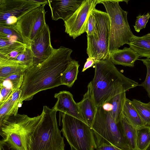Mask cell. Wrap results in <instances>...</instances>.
I'll return each mask as SVG.
<instances>
[{
  "label": "cell",
  "instance_id": "11",
  "mask_svg": "<svg viewBox=\"0 0 150 150\" xmlns=\"http://www.w3.org/2000/svg\"><path fill=\"white\" fill-rule=\"evenodd\" d=\"M98 4V0H84L73 14L64 21L65 32L73 39L85 32L89 15Z\"/></svg>",
  "mask_w": 150,
  "mask_h": 150
},
{
  "label": "cell",
  "instance_id": "10",
  "mask_svg": "<svg viewBox=\"0 0 150 150\" xmlns=\"http://www.w3.org/2000/svg\"><path fill=\"white\" fill-rule=\"evenodd\" d=\"M42 4L33 0H0V25L13 27L22 16Z\"/></svg>",
  "mask_w": 150,
  "mask_h": 150
},
{
  "label": "cell",
  "instance_id": "3",
  "mask_svg": "<svg viewBox=\"0 0 150 150\" xmlns=\"http://www.w3.org/2000/svg\"><path fill=\"white\" fill-rule=\"evenodd\" d=\"M43 113L30 117L17 114L5 117L0 122V141L8 146L12 150H28L30 137L41 121Z\"/></svg>",
  "mask_w": 150,
  "mask_h": 150
},
{
  "label": "cell",
  "instance_id": "34",
  "mask_svg": "<svg viewBox=\"0 0 150 150\" xmlns=\"http://www.w3.org/2000/svg\"><path fill=\"white\" fill-rule=\"evenodd\" d=\"M96 150H124L114 145H104L97 147Z\"/></svg>",
  "mask_w": 150,
  "mask_h": 150
},
{
  "label": "cell",
  "instance_id": "1",
  "mask_svg": "<svg viewBox=\"0 0 150 150\" xmlns=\"http://www.w3.org/2000/svg\"><path fill=\"white\" fill-rule=\"evenodd\" d=\"M72 50L61 46L54 49L51 55L41 64L28 69L24 73L20 88L22 93L20 104L32 100L39 92L62 85L63 74L73 59Z\"/></svg>",
  "mask_w": 150,
  "mask_h": 150
},
{
  "label": "cell",
  "instance_id": "28",
  "mask_svg": "<svg viewBox=\"0 0 150 150\" xmlns=\"http://www.w3.org/2000/svg\"><path fill=\"white\" fill-rule=\"evenodd\" d=\"M19 106L13 102L10 98L0 105V122L7 116L17 114Z\"/></svg>",
  "mask_w": 150,
  "mask_h": 150
},
{
  "label": "cell",
  "instance_id": "6",
  "mask_svg": "<svg viewBox=\"0 0 150 150\" xmlns=\"http://www.w3.org/2000/svg\"><path fill=\"white\" fill-rule=\"evenodd\" d=\"M91 128L97 147L104 145H112L124 150H130L123 136L118 123L102 106L97 108Z\"/></svg>",
  "mask_w": 150,
  "mask_h": 150
},
{
  "label": "cell",
  "instance_id": "13",
  "mask_svg": "<svg viewBox=\"0 0 150 150\" xmlns=\"http://www.w3.org/2000/svg\"><path fill=\"white\" fill-rule=\"evenodd\" d=\"M54 97L57 100L52 109L57 111H59L75 117L87 124L77 103L75 101L72 94L70 92L60 91L55 93Z\"/></svg>",
  "mask_w": 150,
  "mask_h": 150
},
{
  "label": "cell",
  "instance_id": "35",
  "mask_svg": "<svg viewBox=\"0 0 150 150\" xmlns=\"http://www.w3.org/2000/svg\"><path fill=\"white\" fill-rule=\"evenodd\" d=\"M0 150H12L10 147L4 142L0 141Z\"/></svg>",
  "mask_w": 150,
  "mask_h": 150
},
{
  "label": "cell",
  "instance_id": "4",
  "mask_svg": "<svg viewBox=\"0 0 150 150\" xmlns=\"http://www.w3.org/2000/svg\"><path fill=\"white\" fill-rule=\"evenodd\" d=\"M42 119L31 135L28 150H65V144L56 118L57 111L45 105Z\"/></svg>",
  "mask_w": 150,
  "mask_h": 150
},
{
  "label": "cell",
  "instance_id": "22",
  "mask_svg": "<svg viewBox=\"0 0 150 150\" xmlns=\"http://www.w3.org/2000/svg\"><path fill=\"white\" fill-rule=\"evenodd\" d=\"M122 115L137 129L146 127L131 103V100L127 98L123 108Z\"/></svg>",
  "mask_w": 150,
  "mask_h": 150
},
{
  "label": "cell",
  "instance_id": "32",
  "mask_svg": "<svg viewBox=\"0 0 150 150\" xmlns=\"http://www.w3.org/2000/svg\"><path fill=\"white\" fill-rule=\"evenodd\" d=\"M0 105L7 100L14 92L11 89L6 86H0Z\"/></svg>",
  "mask_w": 150,
  "mask_h": 150
},
{
  "label": "cell",
  "instance_id": "33",
  "mask_svg": "<svg viewBox=\"0 0 150 150\" xmlns=\"http://www.w3.org/2000/svg\"><path fill=\"white\" fill-rule=\"evenodd\" d=\"M96 61L93 59L88 57L87 58L86 61L84 64L83 67L82 69V72H84L87 69L95 65Z\"/></svg>",
  "mask_w": 150,
  "mask_h": 150
},
{
  "label": "cell",
  "instance_id": "8",
  "mask_svg": "<svg viewBox=\"0 0 150 150\" xmlns=\"http://www.w3.org/2000/svg\"><path fill=\"white\" fill-rule=\"evenodd\" d=\"M96 18V32L93 35H87L86 52L88 57L96 61L110 58L108 47L110 32V21L108 13L93 10Z\"/></svg>",
  "mask_w": 150,
  "mask_h": 150
},
{
  "label": "cell",
  "instance_id": "7",
  "mask_svg": "<svg viewBox=\"0 0 150 150\" xmlns=\"http://www.w3.org/2000/svg\"><path fill=\"white\" fill-rule=\"evenodd\" d=\"M61 131L70 146L76 150H94L97 146L93 131L88 124L63 113Z\"/></svg>",
  "mask_w": 150,
  "mask_h": 150
},
{
  "label": "cell",
  "instance_id": "36",
  "mask_svg": "<svg viewBox=\"0 0 150 150\" xmlns=\"http://www.w3.org/2000/svg\"><path fill=\"white\" fill-rule=\"evenodd\" d=\"M145 150H150V144Z\"/></svg>",
  "mask_w": 150,
  "mask_h": 150
},
{
  "label": "cell",
  "instance_id": "26",
  "mask_svg": "<svg viewBox=\"0 0 150 150\" xmlns=\"http://www.w3.org/2000/svg\"><path fill=\"white\" fill-rule=\"evenodd\" d=\"M24 74L12 75L0 81V86H4L14 91L21 88L24 80Z\"/></svg>",
  "mask_w": 150,
  "mask_h": 150
},
{
  "label": "cell",
  "instance_id": "2",
  "mask_svg": "<svg viewBox=\"0 0 150 150\" xmlns=\"http://www.w3.org/2000/svg\"><path fill=\"white\" fill-rule=\"evenodd\" d=\"M95 65L94 76L90 83L96 108L118 94L139 86L138 82L120 72L110 58L96 61Z\"/></svg>",
  "mask_w": 150,
  "mask_h": 150
},
{
  "label": "cell",
  "instance_id": "29",
  "mask_svg": "<svg viewBox=\"0 0 150 150\" xmlns=\"http://www.w3.org/2000/svg\"><path fill=\"white\" fill-rule=\"evenodd\" d=\"M142 61L146 66L147 69L146 76L144 81L139 86L144 87L150 99V58L145 59H138Z\"/></svg>",
  "mask_w": 150,
  "mask_h": 150
},
{
  "label": "cell",
  "instance_id": "16",
  "mask_svg": "<svg viewBox=\"0 0 150 150\" xmlns=\"http://www.w3.org/2000/svg\"><path fill=\"white\" fill-rule=\"evenodd\" d=\"M110 57L114 64L133 67L135 62L139 56L130 47H125L122 49L113 51L110 54Z\"/></svg>",
  "mask_w": 150,
  "mask_h": 150
},
{
  "label": "cell",
  "instance_id": "37",
  "mask_svg": "<svg viewBox=\"0 0 150 150\" xmlns=\"http://www.w3.org/2000/svg\"><path fill=\"white\" fill-rule=\"evenodd\" d=\"M71 150H76L72 146H70Z\"/></svg>",
  "mask_w": 150,
  "mask_h": 150
},
{
  "label": "cell",
  "instance_id": "18",
  "mask_svg": "<svg viewBox=\"0 0 150 150\" xmlns=\"http://www.w3.org/2000/svg\"><path fill=\"white\" fill-rule=\"evenodd\" d=\"M126 98V92H123L115 96L102 106L104 110L109 113L117 123L122 115Z\"/></svg>",
  "mask_w": 150,
  "mask_h": 150
},
{
  "label": "cell",
  "instance_id": "15",
  "mask_svg": "<svg viewBox=\"0 0 150 150\" xmlns=\"http://www.w3.org/2000/svg\"><path fill=\"white\" fill-rule=\"evenodd\" d=\"M82 115L87 124L91 127L97 111L92 95L90 82L87 86V90L82 100L77 103Z\"/></svg>",
  "mask_w": 150,
  "mask_h": 150
},
{
  "label": "cell",
  "instance_id": "30",
  "mask_svg": "<svg viewBox=\"0 0 150 150\" xmlns=\"http://www.w3.org/2000/svg\"><path fill=\"white\" fill-rule=\"evenodd\" d=\"M93 10L90 12L87 22L86 32L88 36L93 35L96 32V21Z\"/></svg>",
  "mask_w": 150,
  "mask_h": 150
},
{
  "label": "cell",
  "instance_id": "27",
  "mask_svg": "<svg viewBox=\"0 0 150 150\" xmlns=\"http://www.w3.org/2000/svg\"><path fill=\"white\" fill-rule=\"evenodd\" d=\"M13 60L28 69L33 67L34 65V55L30 44L27 45L24 50Z\"/></svg>",
  "mask_w": 150,
  "mask_h": 150
},
{
  "label": "cell",
  "instance_id": "12",
  "mask_svg": "<svg viewBox=\"0 0 150 150\" xmlns=\"http://www.w3.org/2000/svg\"><path fill=\"white\" fill-rule=\"evenodd\" d=\"M30 45L34 55L33 66L41 64L51 55L54 48L51 42L50 31L47 24Z\"/></svg>",
  "mask_w": 150,
  "mask_h": 150
},
{
  "label": "cell",
  "instance_id": "9",
  "mask_svg": "<svg viewBox=\"0 0 150 150\" xmlns=\"http://www.w3.org/2000/svg\"><path fill=\"white\" fill-rule=\"evenodd\" d=\"M45 5L42 4L23 15L13 27L28 45L34 39L46 24Z\"/></svg>",
  "mask_w": 150,
  "mask_h": 150
},
{
  "label": "cell",
  "instance_id": "25",
  "mask_svg": "<svg viewBox=\"0 0 150 150\" xmlns=\"http://www.w3.org/2000/svg\"><path fill=\"white\" fill-rule=\"evenodd\" d=\"M150 144V128L146 127L137 129V150H145Z\"/></svg>",
  "mask_w": 150,
  "mask_h": 150
},
{
  "label": "cell",
  "instance_id": "24",
  "mask_svg": "<svg viewBox=\"0 0 150 150\" xmlns=\"http://www.w3.org/2000/svg\"><path fill=\"white\" fill-rule=\"evenodd\" d=\"M131 103L144 125L150 128V101L145 103L139 100L133 99Z\"/></svg>",
  "mask_w": 150,
  "mask_h": 150
},
{
  "label": "cell",
  "instance_id": "5",
  "mask_svg": "<svg viewBox=\"0 0 150 150\" xmlns=\"http://www.w3.org/2000/svg\"><path fill=\"white\" fill-rule=\"evenodd\" d=\"M128 0H98L104 6L110 21L108 50L109 55L125 44H128L134 36L129 25L127 11L123 10L119 3Z\"/></svg>",
  "mask_w": 150,
  "mask_h": 150
},
{
  "label": "cell",
  "instance_id": "31",
  "mask_svg": "<svg viewBox=\"0 0 150 150\" xmlns=\"http://www.w3.org/2000/svg\"><path fill=\"white\" fill-rule=\"evenodd\" d=\"M150 18L149 13H147L145 15H139L137 16L135 25L134 26L135 30L137 32L139 33L141 30L145 28Z\"/></svg>",
  "mask_w": 150,
  "mask_h": 150
},
{
  "label": "cell",
  "instance_id": "17",
  "mask_svg": "<svg viewBox=\"0 0 150 150\" xmlns=\"http://www.w3.org/2000/svg\"><path fill=\"white\" fill-rule=\"evenodd\" d=\"M27 45H28L21 35H10L0 33V56L6 55Z\"/></svg>",
  "mask_w": 150,
  "mask_h": 150
},
{
  "label": "cell",
  "instance_id": "21",
  "mask_svg": "<svg viewBox=\"0 0 150 150\" xmlns=\"http://www.w3.org/2000/svg\"><path fill=\"white\" fill-rule=\"evenodd\" d=\"M28 69L16 61L0 58V81L12 75L24 74Z\"/></svg>",
  "mask_w": 150,
  "mask_h": 150
},
{
  "label": "cell",
  "instance_id": "23",
  "mask_svg": "<svg viewBox=\"0 0 150 150\" xmlns=\"http://www.w3.org/2000/svg\"><path fill=\"white\" fill-rule=\"evenodd\" d=\"M79 66L78 61L73 60L62 76V85H66L69 87L72 86L77 79Z\"/></svg>",
  "mask_w": 150,
  "mask_h": 150
},
{
  "label": "cell",
  "instance_id": "20",
  "mask_svg": "<svg viewBox=\"0 0 150 150\" xmlns=\"http://www.w3.org/2000/svg\"><path fill=\"white\" fill-rule=\"evenodd\" d=\"M128 45L139 56L150 58V33L141 37L134 35Z\"/></svg>",
  "mask_w": 150,
  "mask_h": 150
},
{
  "label": "cell",
  "instance_id": "19",
  "mask_svg": "<svg viewBox=\"0 0 150 150\" xmlns=\"http://www.w3.org/2000/svg\"><path fill=\"white\" fill-rule=\"evenodd\" d=\"M125 140L130 150H137V129L131 124L122 115L118 123Z\"/></svg>",
  "mask_w": 150,
  "mask_h": 150
},
{
  "label": "cell",
  "instance_id": "14",
  "mask_svg": "<svg viewBox=\"0 0 150 150\" xmlns=\"http://www.w3.org/2000/svg\"><path fill=\"white\" fill-rule=\"evenodd\" d=\"M83 0H48L53 20H67L82 4Z\"/></svg>",
  "mask_w": 150,
  "mask_h": 150
}]
</instances>
